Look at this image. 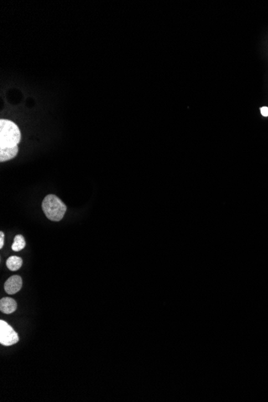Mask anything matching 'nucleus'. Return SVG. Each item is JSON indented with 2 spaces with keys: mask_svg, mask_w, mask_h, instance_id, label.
I'll return each mask as SVG.
<instances>
[{
  "mask_svg": "<svg viewBox=\"0 0 268 402\" xmlns=\"http://www.w3.org/2000/svg\"><path fill=\"white\" fill-rule=\"evenodd\" d=\"M21 133L17 124L9 120L0 121V149L18 146Z\"/></svg>",
  "mask_w": 268,
  "mask_h": 402,
  "instance_id": "nucleus-1",
  "label": "nucleus"
},
{
  "mask_svg": "<svg viewBox=\"0 0 268 402\" xmlns=\"http://www.w3.org/2000/svg\"><path fill=\"white\" fill-rule=\"evenodd\" d=\"M42 209L48 220L59 221L64 218L67 206L58 197L54 195H47L42 202Z\"/></svg>",
  "mask_w": 268,
  "mask_h": 402,
  "instance_id": "nucleus-2",
  "label": "nucleus"
},
{
  "mask_svg": "<svg viewBox=\"0 0 268 402\" xmlns=\"http://www.w3.org/2000/svg\"><path fill=\"white\" fill-rule=\"evenodd\" d=\"M19 336L11 326L5 322L0 321V343L4 346H12L18 343Z\"/></svg>",
  "mask_w": 268,
  "mask_h": 402,
  "instance_id": "nucleus-3",
  "label": "nucleus"
},
{
  "mask_svg": "<svg viewBox=\"0 0 268 402\" xmlns=\"http://www.w3.org/2000/svg\"><path fill=\"white\" fill-rule=\"evenodd\" d=\"M23 286V281L19 276L10 277L4 283L5 292L9 295H14L20 291Z\"/></svg>",
  "mask_w": 268,
  "mask_h": 402,
  "instance_id": "nucleus-4",
  "label": "nucleus"
},
{
  "mask_svg": "<svg viewBox=\"0 0 268 402\" xmlns=\"http://www.w3.org/2000/svg\"><path fill=\"white\" fill-rule=\"evenodd\" d=\"M17 309V303L9 297L2 298L0 301V310L5 314H12Z\"/></svg>",
  "mask_w": 268,
  "mask_h": 402,
  "instance_id": "nucleus-5",
  "label": "nucleus"
},
{
  "mask_svg": "<svg viewBox=\"0 0 268 402\" xmlns=\"http://www.w3.org/2000/svg\"><path fill=\"white\" fill-rule=\"evenodd\" d=\"M18 153V146L0 149V161L3 162V161L12 160L14 158H16Z\"/></svg>",
  "mask_w": 268,
  "mask_h": 402,
  "instance_id": "nucleus-6",
  "label": "nucleus"
},
{
  "mask_svg": "<svg viewBox=\"0 0 268 402\" xmlns=\"http://www.w3.org/2000/svg\"><path fill=\"white\" fill-rule=\"evenodd\" d=\"M7 267H8L10 271H18L19 269L22 267L23 264V260L20 257H17V256H12L7 260Z\"/></svg>",
  "mask_w": 268,
  "mask_h": 402,
  "instance_id": "nucleus-7",
  "label": "nucleus"
},
{
  "mask_svg": "<svg viewBox=\"0 0 268 402\" xmlns=\"http://www.w3.org/2000/svg\"><path fill=\"white\" fill-rule=\"evenodd\" d=\"M26 246L25 240L23 235H16L14 240V243L12 244V249L14 251H19L23 250Z\"/></svg>",
  "mask_w": 268,
  "mask_h": 402,
  "instance_id": "nucleus-8",
  "label": "nucleus"
},
{
  "mask_svg": "<svg viewBox=\"0 0 268 402\" xmlns=\"http://www.w3.org/2000/svg\"><path fill=\"white\" fill-rule=\"evenodd\" d=\"M4 246V233L0 232V248L2 249Z\"/></svg>",
  "mask_w": 268,
  "mask_h": 402,
  "instance_id": "nucleus-9",
  "label": "nucleus"
},
{
  "mask_svg": "<svg viewBox=\"0 0 268 402\" xmlns=\"http://www.w3.org/2000/svg\"><path fill=\"white\" fill-rule=\"evenodd\" d=\"M260 111H261L262 115L265 117V118L268 117V107H261V108H260Z\"/></svg>",
  "mask_w": 268,
  "mask_h": 402,
  "instance_id": "nucleus-10",
  "label": "nucleus"
}]
</instances>
